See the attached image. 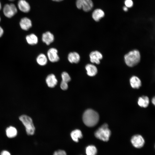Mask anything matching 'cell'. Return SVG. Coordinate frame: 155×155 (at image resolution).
<instances>
[{
    "mask_svg": "<svg viewBox=\"0 0 155 155\" xmlns=\"http://www.w3.org/2000/svg\"><path fill=\"white\" fill-rule=\"evenodd\" d=\"M60 87L63 90H66L68 88L67 83L62 81L60 84Z\"/></svg>",
    "mask_w": 155,
    "mask_h": 155,
    "instance_id": "26",
    "label": "cell"
},
{
    "mask_svg": "<svg viewBox=\"0 0 155 155\" xmlns=\"http://www.w3.org/2000/svg\"><path fill=\"white\" fill-rule=\"evenodd\" d=\"M85 152L86 155H96L97 150L95 146L90 145L88 146L86 148Z\"/></svg>",
    "mask_w": 155,
    "mask_h": 155,
    "instance_id": "23",
    "label": "cell"
},
{
    "mask_svg": "<svg viewBox=\"0 0 155 155\" xmlns=\"http://www.w3.org/2000/svg\"><path fill=\"white\" fill-rule=\"evenodd\" d=\"M0 155H11L9 152L7 150H3L1 152Z\"/></svg>",
    "mask_w": 155,
    "mask_h": 155,
    "instance_id": "28",
    "label": "cell"
},
{
    "mask_svg": "<svg viewBox=\"0 0 155 155\" xmlns=\"http://www.w3.org/2000/svg\"><path fill=\"white\" fill-rule=\"evenodd\" d=\"M76 5L78 9L88 12L92 9L93 3L92 0H76Z\"/></svg>",
    "mask_w": 155,
    "mask_h": 155,
    "instance_id": "5",
    "label": "cell"
},
{
    "mask_svg": "<svg viewBox=\"0 0 155 155\" xmlns=\"http://www.w3.org/2000/svg\"><path fill=\"white\" fill-rule=\"evenodd\" d=\"M104 15V13L102 9H97L94 10L92 12V17L94 21L98 22L103 18Z\"/></svg>",
    "mask_w": 155,
    "mask_h": 155,
    "instance_id": "15",
    "label": "cell"
},
{
    "mask_svg": "<svg viewBox=\"0 0 155 155\" xmlns=\"http://www.w3.org/2000/svg\"><path fill=\"white\" fill-rule=\"evenodd\" d=\"M111 135V131L106 123L104 124L98 128L94 133L96 137L104 142L108 140Z\"/></svg>",
    "mask_w": 155,
    "mask_h": 155,
    "instance_id": "3",
    "label": "cell"
},
{
    "mask_svg": "<svg viewBox=\"0 0 155 155\" xmlns=\"http://www.w3.org/2000/svg\"><path fill=\"white\" fill-rule=\"evenodd\" d=\"M47 56V58L52 62H57L59 59L58 54V51L55 48H52L48 50Z\"/></svg>",
    "mask_w": 155,
    "mask_h": 155,
    "instance_id": "8",
    "label": "cell"
},
{
    "mask_svg": "<svg viewBox=\"0 0 155 155\" xmlns=\"http://www.w3.org/2000/svg\"><path fill=\"white\" fill-rule=\"evenodd\" d=\"M82 119L84 124L89 127H92L96 125L99 120L98 113L94 110L89 109L84 113Z\"/></svg>",
    "mask_w": 155,
    "mask_h": 155,
    "instance_id": "1",
    "label": "cell"
},
{
    "mask_svg": "<svg viewBox=\"0 0 155 155\" xmlns=\"http://www.w3.org/2000/svg\"><path fill=\"white\" fill-rule=\"evenodd\" d=\"M1 3L0 2V10H1Z\"/></svg>",
    "mask_w": 155,
    "mask_h": 155,
    "instance_id": "33",
    "label": "cell"
},
{
    "mask_svg": "<svg viewBox=\"0 0 155 155\" xmlns=\"http://www.w3.org/2000/svg\"><path fill=\"white\" fill-rule=\"evenodd\" d=\"M68 60L71 63H77L80 60V56L77 52H70L68 55Z\"/></svg>",
    "mask_w": 155,
    "mask_h": 155,
    "instance_id": "16",
    "label": "cell"
},
{
    "mask_svg": "<svg viewBox=\"0 0 155 155\" xmlns=\"http://www.w3.org/2000/svg\"><path fill=\"white\" fill-rule=\"evenodd\" d=\"M20 26L23 30H27L32 26L31 20L26 17L22 18L20 22Z\"/></svg>",
    "mask_w": 155,
    "mask_h": 155,
    "instance_id": "11",
    "label": "cell"
},
{
    "mask_svg": "<svg viewBox=\"0 0 155 155\" xmlns=\"http://www.w3.org/2000/svg\"><path fill=\"white\" fill-rule=\"evenodd\" d=\"M85 69L87 74L90 76L95 75L98 72V70L96 67L91 64H88L85 66Z\"/></svg>",
    "mask_w": 155,
    "mask_h": 155,
    "instance_id": "14",
    "label": "cell"
},
{
    "mask_svg": "<svg viewBox=\"0 0 155 155\" xmlns=\"http://www.w3.org/2000/svg\"><path fill=\"white\" fill-rule=\"evenodd\" d=\"M123 9L125 11H127L128 10V8L125 6L123 7Z\"/></svg>",
    "mask_w": 155,
    "mask_h": 155,
    "instance_id": "30",
    "label": "cell"
},
{
    "mask_svg": "<svg viewBox=\"0 0 155 155\" xmlns=\"http://www.w3.org/2000/svg\"><path fill=\"white\" fill-rule=\"evenodd\" d=\"M149 102V98L147 96H143L140 97L138 101L139 105L141 107L144 108L148 106Z\"/></svg>",
    "mask_w": 155,
    "mask_h": 155,
    "instance_id": "22",
    "label": "cell"
},
{
    "mask_svg": "<svg viewBox=\"0 0 155 155\" xmlns=\"http://www.w3.org/2000/svg\"><path fill=\"white\" fill-rule=\"evenodd\" d=\"M89 57L90 61L92 63L98 64L100 63V60L102 58V54L98 51L92 52L90 54Z\"/></svg>",
    "mask_w": 155,
    "mask_h": 155,
    "instance_id": "9",
    "label": "cell"
},
{
    "mask_svg": "<svg viewBox=\"0 0 155 155\" xmlns=\"http://www.w3.org/2000/svg\"><path fill=\"white\" fill-rule=\"evenodd\" d=\"M61 76L62 81L68 83L71 80V77L69 74L66 72H63L62 73Z\"/></svg>",
    "mask_w": 155,
    "mask_h": 155,
    "instance_id": "24",
    "label": "cell"
},
{
    "mask_svg": "<svg viewBox=\"0 0 155 155\" xmlns=\"http://www.w3.org/2000/svg\"><path fill=\"white\" fill-rule=\"evenodd\" d=\"M152 103L154 104V105L155 104V97H154L152 99Z\"/></svg>",
    "mask_w": 155,
    "mask_h": 155,
    "instance_id": "31",
    "label": "cell"
},
{
    "mask_svg": "<svg viewBox=\"0 0 155 155\" xmlns=\"http://www.w3.org/2000/svg\"><path fill=\"white\" fill-rule=\"evenodd\" d=\"M52 0L54 1H55L59 2V1H61L63 0Z\"/></svg>",
    "mask_w": 155,
    "mask_h": 155,
    "instance_id": "32",
    "label": "cell"
},
{
    "mask_svg": "<svg viewBox=\"0 0 155 155\" xmlns=\"http://www.w3.org/2000/svg\"><path fill=\"white\" fill-rule=\"evenodd\" d=\"M53 155H67L66 152L63 150H59L55 151Z\"/></svg>",
    "mask_w": 155,
    "mask_h": 155,
    "instance_id": "27",
    "label": "cell"
},
{
    "mask_svg": "<svg viewBox=\"0 0 155 155\" xmlns=\"http://www.w3.org/2000/svg\"><path fill=\"white\" fill-rule=\"evenodd\" d=\"M9 0V1H14V0Z\"/></svg>",
    "mask_w": 155,
    "mask_h": 155,
    "instance_id": "34",
    "label": "cell"
},
{
    "mask_svg": "<svg viewBox=\"0 0 155 155\" xmlns=\"http://www.w3.org/2000/svg\"><path fill=\"white\" fill-rule=\"evenodd\" d=\"M6 132L7 136L9 138L15 137L17 134V131L15 127L12 126H10L7 128L6 129Z\"/></svg>",
    "mask_w": 155,
    "mask_h": 155,
    "instance_id": "21",
    "label": "cell"
},
{
    "mask_svg": "<svg viewBox=\"0 0 155 155\" xmlns=\"http://www.w3.org/2000/svg\"><path fill=\"white\" fill-rule=\"evenodd\" d=\"M71 136L72 140L77 142L79 139L82 137V134L81 131L79 129H75L72 131L71 133Z\"/></svg>",
    "mask_w": 155,
    "mask_h": 155,
    "instance_id": "19",
    "label": "cell"
},
{
    "mask_svg": "<svg viewBox=\"0 0 155 155\" xmlns=\"http://www.w3.org/2000/svg\"><path fill=\"white\" fill-rule=\"evenodd\" d=\"M46 82L48 86L50 88L55 87L57 83V80L53 74H50L47 76Z\"/></svg>",
    "mask_w": 155,
    "mask_h": 155,
    "instance_id": "12",
    "label": "cell"
},
{
    "mask_svg": "<svg viewBox=\"0 0 155 155\" xmlns=\"http://www.w3.org/2000/svg\"><path fill=\"white\" fill-rule=\"evenodd\" d=\"M18 6L20 10L24 13L28 12L30 10L29 4L25 0H19Z\"/></svg>",
    "mask_w": 155,
    "mask_h": 155,
    "instance_id": "13",
    "label": "cell"
},
{
    "mask_svg": "<svg viewBox=\"0 0 155 155\" xmlns=\"http://www.w3.org/2000/svg\"><path fill=\"white\" fill-rule=\"evenodd\" d=\"M17 12V8L13 3L5 4L3 8V12L5 16L8 18L13 16Z\"/></svg>",
    "mask_w": 155,
    "mask_h": 155,
    "instance_id": "6",
    "label": "cell"
},
{
    "mask_svg": "<svg viewBox=\"0 0 155 155\" xmlns=\"http://www.w3.org/2000/svg\"><path fill=\"white\" fill-rule=\"evenodd\" d=\"M26 39L27 42L30 45H35L38 42V38L35 34H31L27 35Z\"/></svg>",
    "mask_w": 155,
    "mask_h": 155,
    "instance_id": "18",
    "label": "cell"
},
{
    "mask_svg": "<svg viewBox=\"0 0 155 155\" xmlns=\"http://www.w3.org/2000/svg\"><path fill=\"white\" fill-rule=\"evenodd\" d=\"M125 6L127 8H131L133 5V2L132 0H125L124 2Z\"/></svg>",
    "mask_w": 155,
    "mask_h": 155,
    "instance_id": "25",
    "label": "cell"
},
{
    "mask_svg": "<svg viewBox=\"0 0 155 155\" xmlns=\"http://www.w3.org/2000/svg\"><path fill=\"white\" fill-rule=\"evenodd\" d=\"M1 21V18H0V21Z\"/></svg>",
    "mask_w": 155,
    "mask_h": 155,
    "instance_id": "35",
    "label": "cell"
},
{
    "mask_svg": "<svg viewBox=\"0 0 155 155\" xmlns=\"http://www.w3.org/2000/svg\"><path fill=\"white\" fill-rule=\"evenodd\" d=\"M133 145L135 148H140L142 147L145 143L143 137L139 135H136L133 136L131 140Z\"/></svg>",
    "mask_w": 155,
    "mask_h": 155,
    "instance_id": "7",
    "label": "cell"
},
{
    "mask_svg": "<svg viewBox=\"0 0 155 155\" xmlns=\"http://www.w3.org/2000/svg\"><path fill=\"white\" fill-rule=\"evenodd\" d=\"M3 33V28L0 26V37L2 36Z\"/></svg>",
    "mask_w": 155,
    "mask_h": 155,
    "instance_id": "29",
    "label": "cell"
},
{
    "mask_svg": "<svg viewBox=\"0 0 155 155\" xmlns=\"http://www.w3.org/2000/svg\"><path fill=\"white\" fill-rule=\"evenodd\" d=\"M130 82L131 87L134 88H139L141 86V82L137 77L133 76L130 80Z\"/></svg>",
    "mask_w": 155,
    "mask_h": 155,
    "instance_id": "17",
    "label": "cell"
},
{
    "mask_svg": "<svg viewBox=\"0 0 155 155\" xmlns=\"http://www.w3.org/2000/svg\"><path fill=\"white\" fill-rule=\"evenodd\" d=\"M36 61L37 63L40 65L44 66L47 63L48 58L44 54L41 53L37 57Z\"/></svg>",
    "mask_w": 155,
    "mask_h": 155,
    "instance_id": "20",
    "label": "cell"
},
{
    "mask_svg": "<svg viewBox=\"0 0 155 155\" xmlns=\"http://www.w3.org/2000/svg\"><path fill=\"white\" fill-rule=\"evenodd\" d=\"M19 119L25 126L27 134L29 135H33L35 128L32 119L28 116L23 115L19 117Z\"/></svg>",
    "mask_w": 155,
    "mask_h": 155,
    "instance_id": "4",
    "label": "cell"
},
{
    "mask_svg": "<svg viewBox=\"0 0 155 155\" xmlns=\"http://www.w3.org/2000/svg\"><path fill=\"white\" fill-rule=\"evenodd\" d=\"M124 58L126 64L129 67H133L137 65L140 61V55L138 50H135L126 54Z\"/></svg>",
    "mask_w": 155,
    "mask_h": 155,
    "instance_id": "2",
    "label": "cell"
},
{
    "mask_svg": "<svg viewBox=\"0 0 155 155\" xmlns=\"http://www.w3.org/2000/svg\"><path fill=\"white\" fill-rule=\"evenodd\" d=\"M42 39L44 43L47 45H49L54 41V37L51 33L47 31L42 34Z\"/></svg>",
    "mask_w": 155,
    "mask_h": 155,
    "instance_id": "10",
    "label": "cell"
}]
</instances>
